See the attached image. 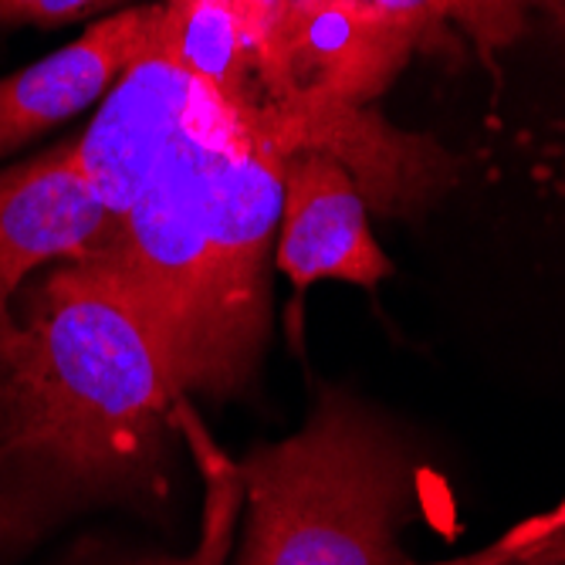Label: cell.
Segmentation results:
<instances>
[{"label":"cell","mask_w":565,"mask_h":565,"mask_svg":"<svg viewBox=\"0 0 565 565\" xmlns=\"http://www.w3.org/2000/svg\"><path fill=\"white\" fill-rule=\"evenodd\" d=\"M0 349V565L88 508L163 515L173 501L180 359L142 308L85 262L18 298Z\"/></svg>","instance_id":"6da1fadb"},{"label":"cell","mask_w":565,"mask_h":565,"mask_svg":"<svg viewBox=\"0 0 565 565\" xmlns=\"http://www.w3.org/2000/svg\"><path fill=\"white\" fill-rule=\"evenodd\" d=\"M301 149H319L305 126L203 78L136 203L82 258L163 329L193 396H244L258 376L271 329L268 254L285 167Z\"/></svg>","instance_id":"7a4b0ae2"},{"label":"cell","mask_w":565,"mask_h":565,"mask_svg":"<svg viewBox=\"0 0 565 565\" xmlns=\"http://www.w3.org/2000/svg\"><path fill=\"white\" fill-rule=\"evenodd\" d=\"M244 539L234 565H403L417 504L403 434L370 403L326 386L312 417L241 465Z\"/></svg>","instance_id":"3957f363"},{"label":"cell","mask_w":565,"mask_h":565,"mask_svg":"<svg viewBox=\"0 0 565 565\" xmlns=\"http://www.w3.org/2000/svg\"><path fill=\"white\" fill-rule=\"evenodd\" d=\"M203 92V78L186 68L167 31V14L149 47L98 102L88 129L72 142L75 163L98 200L119 221Z\"/></svg>","instance_id":"277c9868"},{"label":"cell","mask_w":565,"mask_h":565,"mask_svg":"<svg viewBox=\"0 0 565 565\" xmlns=\"http://www.w3.org/2000/svg\"><path fill=\"white\" fill-rule=\"evenodd\" d=\"M116 217L82 177L72 142L0 173V349L18 332L24 281L47 265L82 262Z\"/></svg>","instance_id":"5b68a950"},{"label":"cell","mask_w":565,"mask_h":565,"mask_svg":"<svg viewBox=\"0 0 565 565\" xmlns=\"http://www.w3.org/2000/svg\"><path fill=\"white\" fill-rule=\"evenodd\" d=\"M366 196L349 167L322 149H301L285 167L275 241L278 271L305 291L316 281L376 288L393 275L390 254L370 231Z\"/></svg>","instance_id":"8992f818"},{"label":"cell","mask_w":565,"mask_h":565,"mask_svg":"<svg viewBox=\"0 0 565 565\" xmlns=\"http://www.w3.org/2000/svg\"><path fill=\"white\" fill-rule=\"evenodd\" d=\"M167 0L98 18L78 41L0 78V157L102 102L149 47Z\"/></svg>","instance_id":"52a82bcc"},{"label":"cell","mask_w":565,"mask_h":565,"mask_svg":"<svg viewBox=\"0 0 565 565\" xmlns=\"http://www.w3.org/2000/svg\"><path fill=\"white\" fill-rule=\"evenodd\" d=\"M177 430L180 440L190 447V457L196 460V471L203 478V519H200V539L196 548L170 558H92L88 565H227L237 519L244 511V484L234 460L214 444L211 430L203 427L200 414L190 399L177 403Z\"/></svg>","instance_id":"ba28073f"},{"label":"cell","mask_w":565,"mask_h":565,"mask_svg":"<svg viewBox=\"0 0 565 565\" xmlns=\"http://www.w3.org/2000/svg\"><path fill=\"white\" fill-rule=\"evenodd\" d=\"M417 565V562H403ZM434 565H565V508L555 504L545 515H535L511 532H504L494 545Z\"/></svg>","instance_id":"9c48e42d"},{"label":"cell","mask_w":565,"mask_h":565,"mask_svg":"<svg viewBox=\"0 0 565 565\" xmlns=\"http://www.w3.org/2000/svg\"><path fill=\"white\" fill-rule=\"evenodd\" d=\"M122 0H0V24H68L88 14H102Z\"/></svg>","instance_id":"30bf717a"},{"label":"cell","mask_w":565,"mask_h":565,"mask_svg":"<svg viewBox=\"0 0 565 565\" xmlns=\"http://www.w3.org/2000/svg\"><path fill=\"white\" fill-rule=\"evenodd\" d=\"M519 4H522V0H454L450 18L471 21V24H478V34H488L498 14L519 11Z\"/></svg>","instance_id":"8fae6325"},{"label":"cell","mask_w":565,"mask_h":565,"mask_svg":"<svg viewBox=\"0 0 565 565\" xmlns=\"http://www.w3.org/2000/svg\"><path fill=\"white\" fill-rule=\"evenodd\" d=\"M519 8H542L545 14L555 18V24L565 31V0H522Z\"/></svg>","instance_id":"7c38bea8"},{"label":"cell","mask_w":565,"mask_h":565,"mask_svg":"<svg viewBox=\"0 0 565 565\" xmlns=\"http://www.w3.org/2000/svg\"><path fill=\"white\" fill-rule=\"evenodd\" d=\"M558 504H562V508H565V498H562V501H558Z\"/></svg>","instance_id":"4fadbf2b"}]
</instances>
